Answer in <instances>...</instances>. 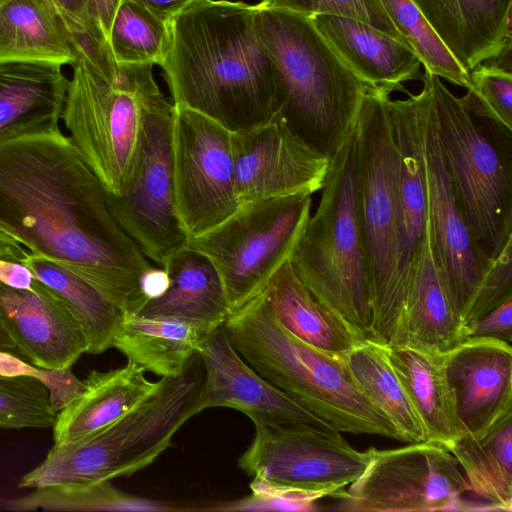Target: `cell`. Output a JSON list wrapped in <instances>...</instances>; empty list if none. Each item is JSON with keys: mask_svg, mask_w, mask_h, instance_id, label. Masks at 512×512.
I'll return each mask as SVG.
<instances>
[{"mask_svg": "<svg viewBox=\"0 0 512 512\" xmlns=\"http://www.w3.org/2000/svg\"><path fill=\"white\" fill-rule=\"evenodd\" d=\"M346 512L489 511L453 454L432 442L377 450L361 476L333 497Z\"/></svg>", "mask_w": 512, "mask_h": 512, "instance_id": "cell-11", "label": "cell"}, {"mask_svg": "<svg viewBox=\"0 0 512 512\" xmlns=\"http://www.w3.org/2000/svg\"><path fill=\"white\" fill-rule=\"evenodd\" d=\"M311 21L349 68L366 84L391 94L421 79L422 63L406 44L364 22L337 15Z\"/></svg>", "mask_w": 512, "mask_h": 512, "instance_id": "cell-22", "label": "cell"}, {"mask_svg": "<svg viewBox=\"0 0 512 512\" xmlns=\"http://www.w3.org/2000/svg\"><path fill=\"white\" fill-rule=\"evenodd\" d=\"M223 328L260 376L332 428L403 441L394 424L357 387L343 354L312 346L288 331L263 292L233 310Z\"/></svg>", "mask_w": 512, "mask_h": 512, "instance_id": "cell-3", "label": "cell"}, {"mask_svg": "<svg viewBox=\"0 0 512 512\" xmlns=\"http://www.w3.org/2000/svg\"><path fill=\"white\" fill-rule=\"evenodd\" d=\"M56 414L50 391L39 377L0 373V429L52 427Z\"/></svg>", "mask_w": 512, "mask_h": 512, "instance_id": "cell-37", "label": "cell"}, {"mask_svg": "<svg viewBox=\"0 0 512 512\" xmlns=\"http://www.w3.org/2000/svg\"><path fill=\"white\" fill-rule=\"evenodd\" d=\"M170 41L169 23L138 4L123 0L113 18L107 44L117 64L161 66Z\"/></svg>", "mask_w": 512, "mask_h": 512, "instance_id": "cell-35", "label": "cell"}, {"mask_svg": "<svg viewBox=\"0 0 512 512\" xmlns=\"http://www.w3.org/2000/svg\"><path fill=\"white\" fill-rule=\"evenodd\" d=\"M445 371L467 435L481 438L512 414V348L496 338L470 337L445 353Z\"/></svg>", "mask_w": 512, "mask_h": 512, "instance_id": "cell-19", "label": "cell"}, {"mask_svg": "<svg viewBox=\"0 0 512 512\" xmlns=\"http://www.w3.org/2000/svg\"><path fill=\"white\" fill-rule=\"evenodd\" d=\"M255 25L280 73L276 114L303 144L331 160L355 127L372 87L309 17L256 5Z\"/></svg>", "mask_w": 512, "mask_h": 512, "instance_id": "cell-4", "label": "cell"}, {"mask_svg": "<svg viewBox=\"0 0 512 512\" xmlns=\"http://www.w3.org/2000/svg\"><path fill=\"white\" fill-rule=\"evenodd\" d=\"M448 451L456 458L475 499L489 511H512V414L481 438L466 435Z\"/></svg>", "mask_w": 512, "mask_h": 512, "instance_id": "cell-32", "label": "cell"}, {"mask_svg": "<svg viewBox=\"0 0 512 512\" xmlns=\"http://www.w3.org/2000/svg\"><path fill=\"white\" fill-rule=\"evenodd\" d=\"M465 339V325L437 261L428 220L427 235L391 345H407L446 353Z\"/></svg>", "mask_w": 512, "mask_h": 512, "instance_id": "cell-24", "label": "cell"}, {"mask_svg": "<svg viewBox=\"0 0 512 512\" xmlns=\"http://www.w3.org/2000/svg\"><path fill=\"white\" fill-rule=\"evenodd\" d=\"M456 199L484 255L512 240V130L473 115L442 82L422 74Z\"/></svg>", "mask_w": 512, "mask_h": 512, "instance_id": "cell-7", "label": "cell"}, {"mask_svg": "<svg viewBox=\"0 0 512 512\" xmlns=\"http://www.w3.org/2000/svg\"><path fill=\"white\" fill-rule=\"evenodd\" d=\"M204 370L197 354L178 375L161 377L129 412L76 441L54 445L19 487L93 484L130 476L172 445L175 433L199 414Z\"/></svg>", "mask_w": 512, "mask_h": 512, "instance_id": "cell-5", "label": "cell"}, {"mask_svg": "<svg viewBox=\"0 0 512 512\" xmlns=\"http://www.w3.org/2000/svg\"><path fill=\"white\" fill-rule=\"evenodd\" d=\"M22 263L68 307L85 335L87 353L100 354L112 347L124 317L119 307L86 280L41 255L29 252Z\"/></svg>", "mask_w": 512, "mask_h": 512, "instance_id": "cell-33", "label": "cell"}, {"mask_svg": "<svg viewBox=\"0 0 512 512\" xmlns=\"http://www.w3.org/2000/svg\"><path fill=\"white\" fill-rule=\"evenodd\" d=\"M174 108L175 198L179 218L190 238L214 228L240 207L232 132L196 111Z\"/></svg>", "mask_w": 512, "mask_h": 512, "instance_id": "cell-14", "label": "cell"}, {"mask_svg": "<svg viewBox=\"0 0 512 512\" xmlns=\"http://www.w3.org/2000/svg\"><path fill=\"white\" fill-rule=\"evenodd\" d=\"M470 73L512 45V0H412Z\"/></svg>", "mask_w": 512, "mask_h": 512, "instance_id": "cell-23", "label": "cell"}, {"mask_svg": "<svg viewBox=\"0 0 512 512\" xmlns=\"http://www.w3.org/2000/svg\"><path fill=\"white\" fill-rule=\"evenodd\" d=\"M235 183L240 205L321 190L330 160L303 144L275 114L232 132Z\"/></svg>", "mask_w": 512, "mask_h": 512, "instance_id": "cell-16", "label": "cell"}, {"mask_svg": "<svg viewBox=\"0 0 512 512\" xmlns=\"http://www.w3.org/2000/svg\"><path fill=\"white\" fill-rule=\"evenodd\" d=\"M256 6L198 0L170 23L161 64L175 106L231 132L271 119L279 107L280 73L255 25Z\"/></svg>", "mask_w": 512, "mask_h": 512, "instance_id": "cell-2", "label": "cell"}, {"mask_svg": "<svg viewBox=\"0 0 512 512\" xmlns=\"http://www.w3.org/2000/svg\"><path fill=\"white\" fill-rule=\"evenodd\" d=\"M77 51L57 15L42 0H0V62L73 65Z\"/></svg>", "mask_w": 512, "mask_h": 512, "instance_id": "cell-29", "label": "cell"}, {"mask_svg": "<svg viewBox=\"0 0 512 512\" xmlns=\"http://www.w3.org/2000/svg\"><path fill=\"white\" fill-rule=\"evenodd\" d=\"M215 328L177 318L124 314L112 347L145 372L175 376L198 354L202 341Z\"/></svg>", "mask_w": 512, "mask_h": 512, "instance_id": "cell-28", "label": "cell"}, {"mask_svg": "<svg viewBox=\"0 0 512 512\" xmlns=\"http://www.w3.org/2000/svg\"><path fill=\"white\" fill-rule=\"evenodd\" d=\"M263 293L278 321L312 346L344 354L360 339L313 297L296 276L290 260L275 272Z\"/></svg>", "mask_w": 512, "mask_h": 512, "instance_id": "cell-30", "label": "cell"}, {"mask_svg": "<svg viewBox=\"0 0 512 512\" xmlns=\"http://www.w3.org/2000/svg\"><path fill=\"white\" fill-rule=\"evenodd\" d=\"M512 298V240L508 241L494 259L484 277L465 318V325L472 323Z\"/></svg>", "mask_w": 512, "mask_h": 512, "instance_id": "cell-40", "label": "cell"}, {"mask_svg": "<svg viewBox=\"0 0 512 512\" xmlns=\"http://www.w3.org/2000/svg\"><path fill=\"white\" fill-rule=\"evenodd\" d=\"M389 356L423 424L426 441L448 450L466 436L447 380L445 353L407 345H389Z\"/></svg>", "mask_w": 512, "mask_h": 512, "instance_id": "cell-27", "label": "cell"}, {"mask_svg": "<svg viewBox=\"0 0 512 512\" xmlns=\"http://www.w3.org/2000/svg\"><path fill=\"white\" fill-rule=\"evenodd\" d=\"M170 23L177 15L198 0H128Z\"/></svg>", "mask_w": 512, "mask_h": 512, "instance_id": "cell-46", "label": "cell"}, {"mask_svg": "<svg viewBox=\"0 0 512 512\" xmlns=\"http://www.w3.org/2000/svg\"><path fill=\"white\" fill-rule=\"evenodd\" d=\"M398 150L400 280L406 295L428 227L421 94L387 101ZM405 303V302H404Z\"/></svg>", "mask_w": 512, "mask_h": 512, "instance_id": "cell-20", "label": "cell"}, {"mask_svg": "<svg viewBox=\"0 0 512 512\" xmlns=\"http://www.w3.org/2000/svg\"><path fill=\"white\" fill-rule=\"evenodd\" d=\"M379 1L426 72L454 85L469 88V73L455 59L412 0Z\"/></svg>", "mask_w": 512, "mask_h": 512, "instance_id": "cell-36", "label": "cell"}, {"mask_svg": "<svg viewBox=\"0 0 512 512\" xmlns=\"http://www.w3.org/2000/svg\"><path fill=\"white\" fill-rule=\"evenodd\" d=\"M30 251L12 237L0 231V281L19 288H30L34 277L22 263Z\"/></svg>", "mask_w": 512, "mask_h": 512, "instance_id": "cell-42", "label": "cell"}, {"mask_svg": "<svg viewBox=\"0 0 512 512\" xmlns=\"http://www.w3.org/2000/svg\"><path fill=\"white\" fill-rule=\"evenodd\" d=\"M0 231L83 278L126 315L147 302L142 281L154 266L61 131L0 144Z\"/></svg>", "mask_w": 512, "mask_h": 512, "instance_id": "cell-1", "label": "cell"}, {"mask_svg": "<svg viewBox=\"0 0 512 512\" xmlns=\"http://www.w3.org/2000/svg\"><path fill=\"white\" fill-rule=\"evenodd\" d=\"M371 88L356 122L357 199L369 268L371 338L391 345L405 302L400 280L398 150L387 101Z\"/></svg>", "mask_w": 512, "mask_h": 512, "instance_id": "cell-8", "label": "cell"}, {"mask_svg": "<svg viewBox=\"0 0 512 512\" xmlns=\"http://www.w3.org/2000/svg\"><path fill=\"white\" fill-rule=\"evenodd\" d=\"M420 94L429 231L446 286L464 323L494 260L488 259L481 251L465 221L448 172L429 93L424 85Z\"/></svg>", "mask_w": 512, "mask_h": 512, "instance_id": "cell-15", "label": "cell"}, {"mask_svg": "<svg viewBox=\"0 0 512 512\" xmlns=\"http://www.w3.org/2000/svg\"><path fill=\"white\" fill-rule=\"evenodd\" d=\"M198 354L204 370L199 413L225 407L244 413L253 423L334 429L260 376L235 350L223 324L207 334Z\"/></svg>", "mask_w": 512, "mask_h": 512, "instance_id": "cell-17", "label": "cell"}, {"mask_svg": "<svg viewBox=\"0 0 512 512\" xmlns=\"http://www.w3.org/2000/svg\"><path fill=\"white\" fill-rule=\"evenodd\" d=\"M0 321L20 356L39 369H69L88 351L68 307L36 278L27 289L0 281Z\"/></svg>", "mask_w": 512, "mask_h": 512, "instance_id": "cell-18", "label": "cell"}, {"mask_svg": "<svg viewBox=\"0 0 512 512\" xmlns=\"http://www.w3.org/2000/svg\"><path fill=\"white\" fill-rule=\"evenodd\" d=\"M465 336L490 337L512 342V298L507 299L476 321L465 325Z\"/></svg>", "mask_w": 512, "mask_h": 512, "instance_id": "cell-43", "label": "cell"}, {"mask_svg": "<svg viewBox=\"0 0 512 512\" xmlns=\"http://www.w3.org/2000/svg\"><path fill=\"white\" fill-rule=\"evenodd\" d=\"M255 435L237 460L253 478L333 498L358 479L373 447L354 449L335 429L253 423Z\"/></svg>", "mask_w": 512, "mask_h": 512, "instance_id": "cell-13", "label": "cell"}, {"mask_svg": "<svg viewBox=\"0 0 512 512\" xmlns=\"http://www.w3.org/2000/svg\"><path fill=\"white\" fill-rule=\"evenodd\" d=\"M174 110L165 99L150 113L124 192L115 196L106 191L115 220L145 257L159 267L189 240L175 198Z\"/></svg>", "mask_w": 512, "mask_h": 512, "instance_id": "cell-12", "label": "cell"}, {"mask_svg": "<svg viewBox=\"0 0 512 512\" xmlns=\"http://www.w3.org/2000/svg\"><path fill=\"white\" fill-rule=\"evenodd\" d=\"M258 5L291 11L309 18L324 14L352 18L371 25L410 48L379 0H262Z\"/></svg>", "mask_w": 512, "mask_h": 512, "instance_id": "cell-39", "label": "cell"}, {"mask_svg": "<svg viewBox=\"0 0 512 512\" xmlns=\"http://www.w3.org/2000/svg\"><path fill=\"white\" fill-rule=\"evenodd\" d=\"M168 286V277L163 268L153 267L142 281V290L147 301L161 295Z\"/></svg>", "mask_w": 512, "mask_h": 512, "instance_id": "cell-47", "label": "cell"}, {"mask_svg": "<svg viewBox=\"0 0 512 512\" xmlns=\"http://www.w3.org/2000/svg\"><path fill=\"white\" fill-rule=\"evenodd\" d=\"M144 373L128 361L125 366L107 372L91 371L81 391L57 412L52 426L54 445L81 439L133 409L157 384Z\"/></svg>", "mask_w": 512, "mask_h": 512, "instance_id": "cell-25", "label": "cell"}, {"mask_svg": "<svg viewBox=\"0 0 512 512\" xmlns=\"http://www.w3.org/2000/svg\"><path fill=\"white\" fill-rule=\"evenodd\" d=\"M123 0H87L86 22L89 34L107 44L110 27L115 13Z\"/></svg>", "mask_w": 512, "mask_h": 512, "instance_id": "cell-45", "label": "cell"}, {"mask_svg": "<svg viewBox=\"0 0 512 512\" xmlns=\"http://www.w3.org/2000/svg\"><path fill=\"white\" fill-rule=\"evenodd\" d=\"M321 191L290 263L317 301L359 338L369 337L370 278L358 210L356 125L330 160Z\"/></svg>", "mask_w": 512, "mask_h": 512, "instance_id": "cell-6", "label": "cell"}, {"mask_svg": "<svg viewBox=\"0 0 512 512\" xmlns=\"http://www.w3.org/2000/svg\"><path fill=\"white\" fill-rule=\"evenodd\" d=\"M42 1L45 2L46 5L55 13V10H54L50 0H42Z\"/></svg>", "mask_w": 512, "mask_h": 512, "instance_id": "cell-49", "label": "cell"}, {"mask_svg": "<svg viewBox=\"0 0 512 512\" xmlns=\"http://www.w3.org/2000/svg\"><path fill=\"white\" fill-rule=\"evenodd\" d=\"M0 509L30 511H185L171 503L127 495L109 481L93 484L55 485L0 500Z\"/></svg>", "mask_w": 512, "mask_h": 512, "instance_id": "cell-34", "label": "cell"}, {"mask_svg": "<svg viewBox=\"0 0 512 512\" xmlns=\"http://www.w3.org/2000/svg\"><path fill=\"white\" fill-rule=\"evenodd\" d=\"M0 352L9 353L15 356H20V353L14 343L9 338L7 332L5 331L1 321H0ZM23 359V358H22Z\"/></svg>", "mask_w": 512, "mask_h": 512, "instance_id": "cell-48", "label": "cell"}, {"mask_svg": "<svg viewBox=\"0 0 512 512\" xmlns=\"http://www.w3.org/2000/svg\"><path fill=\"white\" fill-rule=\"evenodd\" d=\"M469 78L467 94L460 98L464 106L473 115L512 130V71L482 63Z\"/></svg>", "mask_w": 512, "mask_h": 512, "instance_id": "cell-38", "label": "cell"}, {"mask_svg": "<svg viewBox=\"0 0 512 512\" xmlns=\"http://www.w3.org/2000/svg\"><path fill=\"white\" fill-rule=\"evenodd\" d=\"M57 17L68 31L76 50L86 48L93 42L87 29L86 4L87 0H50Z\"/></svg>", "mask_w": 512, "mask_h": 512, "instance_id": "cell-44", "label": "cell"}, {"mask_svg": "<svg viewBox=\"0 0 512 512\" xmlns=\"http://www.w3.org/2000/svg\"><path fill=\"white\" fill-rule=\"evenodd\" d=\"M161 268L168 277L166 290L148 300L135 315L177 318L214 328L225 322L230 308L223 284L205 255L186 245L173 253Z\"/></svg>", "mask_w": 512, "mask_h": 512, "instance_id": "cell-26", "label": "cell"}, {"mask_svg": "<svg viewBox=\"0 0 512 512\" xmlns=\"http://www.w3.org/2000/svg\"><path fill=\"white\" fill-rule=\"evenodd\" d=\"M343 357L357 387L394 424L403 441H426L423 424L390 361L389 345L360 338Z\"/></svg>", "mask_w": 512, "mask_h": 512, "instance_id": "cell-31", "label": "cell"}, {"mask_svg": "<svg viewBox=\"0 0 512 512\" xmlns=\"http://www.w3.org/2000/svg\"><path fill=\"white\" fill-rule=\"evenodd\" d=\"M318 502L297 498L254 493L235 501L218 503L208 507L194 508L193 511H293L312 512L320 510Z\"/></svg>", "mask_w": 512, "mask_h": 512, "instance_id": "cell-41", "label": "cell"}, {"mask_svg": "<svg viewBox=\"0 0 512 512\" xmlns=\"http://www.w3.org/2000/svg\"><path fill=\"white\" fill-rule=\"evenodd\" d=\"M68 83L59 64L0 62V144L60 132Z\"/></svg>", "mask_w": 512, "mask_h": 512, "instance_id": "cell-21", "label": "cell"}, {"mask_svg": "<svg viewBox=\"0 0 512 512\" xmlns=\"http://www.w3.org/2000/svg\"><path fill=\"white\" fill-rule=\"evenodd\" d=\"M62 119L71 141L104 189L121 195L132 174L150 113L166 98L152 64H118L106 77L77 56Z\"/></svg>", "mask_w": 512, "mask_h": 512, "instance_id": "cell-9", "label": "cell"}, {"mask_svg": "<svg viewBox=\"0 0 512 512\" xmlns=\"http://www.w3.org/2000/svg\"><path fill=\"white\" fill-rule=\"evenodd\" d=\"M311 194L297 193L240 205L187 245L205 255L223 284L230 313L260 294L290 260L311 216Z\"/></svg>", "mask_w": 512, "mask_h": 512, "instance_id": "cell-10", "label": "cell"}]
</instances>
